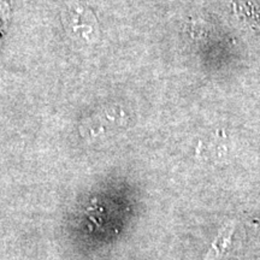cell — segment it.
Segmentation results:
<instances>
[{"instance_id": "1", "label": "cell", "mask_w": 260, "mask_h": 260, "mask_svg": "<svg viewBox=\"0 0 260 260\" xmlns=\"http://www.w3.org/2000/svg\"><path fill=\"white\" fill-rule=\"evenodd\" d=\"M233 226H226L220 232V234L214 240V242L211 246L209 253H207L206 258L205 260H217L220 255L223 254V252L228 248V245H229L230 239H232V234H233Z\"/></svg>"}]
</instances>
